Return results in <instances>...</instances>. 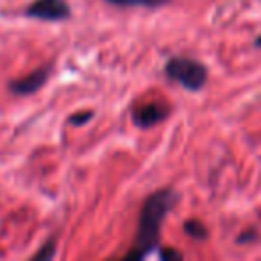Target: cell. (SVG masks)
Wrapping results in <instances>:
<instances>
[{
  "label": "cell",
  "mask_w": 261,
  "mask_h": 261,
  "mask_svg": "<svg viewBox=\"0 0 261 261\" xmlns=\"http://www.w3.org/2000/svg\"><path fill=\"white\" fill-rule=\"evenodd\" d=\"M175 200H177V193L174 190H160L143 202V207L140 211L135 249L127 254V259H140L152 249H156L160 243L161 225L168 211L175 206Z\"/></svg>",
  "instance_id": "cell-1"
},
{
  "label": "cell",
  "mask_w": 261,
  "mask_h": 261,
  "mask_svg": "<svg viewBox=\"0 0 261 261\" xmlns=\"http://www.w3.org/2000/svg\"><path fill=\"white\" fill-rule=\"evenodd\" d=\"M165 72L172 81H177L190 91H197L206 84L207 70L202 63L188 58H172L165 66Z\"/></svg>",
  "instance_id": "cell-2"
},
{
  "label": "cell",
  "mask_w": 261,
  "mask_h": 261,
  "mask_svg": "<svg viewBox=\"0 0 261 261\" xmlns=\"http://www.w3.org/2000/svg\"><path fill=\"white\" fill-rule=\"evenodd\" d=\"M25 13L31 18L47 20V22H59L70 18L72 15L66 0H34Z\"/></svg>",
  "instance_id": "cell-3"
},
{
  "label": "cell",
  "mask_w": 261,
  "mask_h": 261,
  "mask_svg": "<svg viewBox=\"0 0 261 261\" xmlns=\"http://www.w3.org/2000/svg\"><path fill=\"white\" fill-rule=\"evenodd\" d=\"M170 113V108L160 102H150V104H143L133 109V122L138 127H152L165 120Z\"/></svg>",
  "instance_id": "cell-4"
},
{
  "label": "cell",
  "mask_w": 261,
  "mask_h": 261,
  "mask_svg": "<svg viewBox=\"0 0 261 261\" xmlns=\"http://www.w3.org/2000/svg\"><path fill=\"white\" fill-rule=\"evenodd\" d=\"M48 79V70L47 68H40L34 70L33 73L25 75L23 79H16L13 83H9V90L16 95H31L36 93L41 86L45 84V81Z\"/></svg>",
  "instance_id": "cell-5"
},
{
  "label": "cell",
  "mask_w": 261,
  "mask_h": 261,
  "mask_svg": "<svg viewBox=\"0 0 261 261\" xmlns=\"http://www.w3.org/2000/svg\"><path fill=\"white\" fill-rule=\"evenodd\" d=\"M106 2L120 8H160L168 4L170 0H106Z\"/></svg>",
  "instance_id": "cell-6"
},
{
  "label": "cell",
  "mask_w": 261,
  "mask_h": 261,
  "mask_svg": "<svg viewBox=\"0 0 261 261\" xmlns=\"http://www.w3.org/2000/svg\"><path fill=\"white\" fill-rule=\"evenodd\" d=\"M185 231H186V234L192 236V238H195V240H202L207 236L206 227H204L199 220H188L185 224Z\"/></svg>",
  "instance_id": "cell-7"
},
{
  "label": "cell",
  "mask_w": 261,
  "mask_h": 261,
  "mask_svg": "<svg viewBox=\"0 0 261 261\" xmlns=\"http://www.w3.org/2000/svg\"><path fill=\"white\" fill-rule=\"evenodd\" d=\"M54 252H56V240L52 238L41 247L40 252L34 254V259H50V257L54 256Z\"/></svg>",
  "instance_id": "cell-8"
},
{
  "label": "cell",
  "mask_w": 261,
  "mask_h": 261,
  "mask_svg": "<svg viewBox=\"0 0 261 261\" xmlns=\"http://www.w3.org/2000/svg\"><path fill=\"white\" fill-rule=\"evenodd\" d=\"M90 118H91V113H79V115L72 116V123H75V125H83V123H86Z\"/></svg>",
  "instance_id": "cell-9"
},
{
  "label": "cell",
  "mask_w": 261,
  "mask_h": 261,
  "mask_svg": "<svg viewBox=\"0 0 261 261\" xmlns=\"http://www.w3.org/2000/svg\"><path fill=\"white\" fill-rule=\"evenodd\" d=\"M256 47H261V36H259V38H257V40H256Z\"/></svg>",
  "instance_id": "cell-10"
}]
</instances>
